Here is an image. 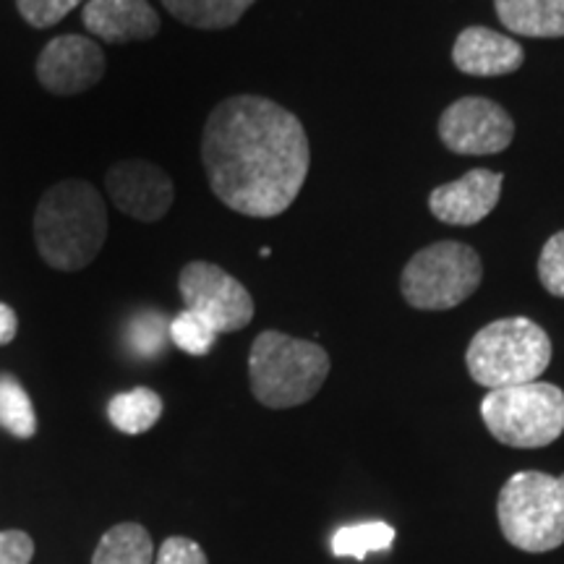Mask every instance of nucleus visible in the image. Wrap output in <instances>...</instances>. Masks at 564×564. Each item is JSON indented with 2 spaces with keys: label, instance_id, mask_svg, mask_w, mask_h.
<instances>
[{
  "label": "nucleus",
  "instance_id": "22",
  "mask_svg": "<svg viewBox=\"0 0 564 564\" xmlns=\"http://www.w3.org/2000/svg\"><path fill=\"white\" fill-rule=\"evenodd\" d=\"M171 340L175 348L188 352V356H207L217 340V333L209 327L207 319L186 308L171 322Z\"/></svg>",
  "mask_w": 564,
  "mask_h": 564
},
{
  "label": "nucleus",
  "instance_id": "14",
  "mask_svg": "<svg viewBox=\"0 0 564 564\" xmlns=\"http://www.w3.org/2000/svg\"><path fill=\"white\" fill-rule=\"evenodd\" d=\"M523 47L489 26H468L453 47V63L468 76H507L523 66Z\"/></svg>",
  "mask_w": 564,
  "mask_h": 564
},
{
  "label": "nucleus",
  "instance_id": "17",
  "mask_svg": "<svg viewBox=\"0 0 564 564\" xmlns=\"http://www.w3.org/2000/svg\"><path fill=\"white\" fill-rule=\"evenodd\" d=\"M162 415V398L150 387L121 392L108 403V419L118 432L144 434L150 432Z\"/></svg>",
  "mask_w": 564,
  "mask_h": 564
},
{
  "label": "nucleus",
  "instance_id": "25",
  "mask_svg": "<svg viewBox=\"0 0 564 564\" xmlns=\"http://www.w3.org/2000/svg\"><path fill=\"white\" fill-rule=\"evenodd\" d=\"M154 564H209L204 549L192 539H183V535H173L165 544L160 546L158 562Z\"/></svg>",
  "mask_w": 564,
  "mask_h": 564
},
{
  "label": "nucleus",
  "instance_id": "10",
  "mask_svg": "<svg viewBox=\"0 0 564 564\" xmlns=\"http://www.w3.org/2000/svg\"><path fill=\"white\" fill-rule=\"evenodd\" d=\"M105 76L102 47L84 34H63L45 45L37 58V79L51 95H82Z\"/></svg>",
  "mask_w": 564,
  "mask_h": 564
},
{
  "label": "nucleus",
  "instance_id": "8",
  "mask_svg": "<svg viewBox=\"0 0 564 564\" xmlns=\"http://www.w3.org/2000/svg\"><path fill=\"white\" fill-rule=\"evenodd\" d=\"M178 288L188 312L209 322L217 335L238 333L253 319V299L232 274L212 262H188L181 270Z\"/></svg>",
  "mask_w": 564,
  "mask_h": 564
},
{
  "label": "nucleus",
  "instance_id": "3",
  "mask_svg": "<svg viewBox=\"0 0 564 564\" xmlns=\"http://www.w3.org/2000/svg\"><path fill=\"white\" fill-rule=\"evenodd\" d=\"M329 373V356L322 345L267 329L249 352L253 398L267 408H295L322 390Z\"/></svg>",
  "mask_w": 564,
  "mask_h": 564
},
{
  "label": "nucleus",
  "instance_id": "6",
  "mask_svg": "<svg viewBox=\"0 0 564 564\" xmlns=\"http://www.w3.org/2000/svg\"><path fill=\"white\" fill-rule=\"evenodd\" d=\"M481 419L507 447H546L564 434V392L549 382L489 390L481 400Z\"/></svg>",
  "mask_w": 564,
  "mask_h": 564
},
{
  "label": "nucleus",
  "instance_id": "24",
  "mask_svg": "<svg viewBox=\"0 0 564 564\" xmlns=\"http://www.w3.org/2000/svg\"><path fill=\"white\" fill-rule=\"evenodd\" d=\"M82 3L84 0H17V9L26 24L47 30V26H55L61 19H66Z\"/></svg>",
  "mask_w": 564,
  "mask_h": 564
},
{
  "label": "nucleus",
  "instance_id": "4",
  "mask_svg": "<svg viewBox=\"0 0 564 564\" xmlns=\"http://www.w3.org/2000/svg\"><path fill=\"white\" fill-rule=\"evenodd\" d=\"M470 377L486 390L539 382L541 373L552 364V340L544 327L510 316L478 329L465 352Z\"/></svg>",
  "mask_w": 564,
  "mask_h": 564
},
{
  "label": "nucleus",
  "instance_id": "18",
  "mask_svg": "<svg viewBox=\"0 0 564 564\" xmlns=\"http://www.w3.org/2000/svg\"><path fill=\"white\" fill-rule=\"evenodd\" d=\"M152 560L154 546L147 528L121 523L102 535L91 564H152Z\"/></svg>",
  "mask_w": 564,
  "mask_h": 564
},
{
  "label": "nucleus",
  "instance_id": "16",
  "mask_svg": "<svg viewBox=\"0 0 564 564\" xmlns=\"http://www.w3.org/2000/svg\"><path fill=\"white\" fill-rule=\"evenodd\" d=\"M181 24L194 30H228L257 0H162Z\"/></svg>",
  "mask_w": 564,
  "mask_h": 564
},
{
  "label": "nucleus",
  "instance_id": "7",
  "mask_svg": "<svg viewBox=\"0 0 564 564\" xmlns=\"http://www.w3.org/2000/svg\"><path fill=\"white\" fill-rule=\"evenodd\" d=\"M481 257L460 241H440L421 249L400 278L403 299L419 312H447L478 291Z\"/></svg>",
  "mask_w": 564,
  "mask_h": 564
},
{
  "label": "nucleus",
  "instance_id": "11",
  "mask_svg": "<svg viewBox=\"0 0 564 564\" xmlns=\"http://www.w3.org/2000/svg\"><path fill=\"white\" fill-rule=\"evenodd\" d=\"M110 202L139 223H158L173 207V181L150 160H121L105 175Z\"/></svg>",
  "mask_w": 564,
  "mask_h": 564
},
{
  "label": "nucleus",
  "instance_id": "12",
  "mask_svg": "<svg viewBox=\"0 0 564 564\" xmlns=\"http://www.w3.org/2000/svg\"><path fill=\"white\" fill-rule=\"evenodd\" d=\"M502 181L505 178L499 173L476 167V171L465 173L463 178L434 188L429 196V207L440 223L468 228V225L481 223L484 217L491 215L499 204V196H502Z\"/></svg>",
  "mask_w": 564,
  "mask_h": 564
},
{
  "label": "nucleus",
  "instance_id": "9",
  "mask_svg": "<svg viewBox=\"0 0 564 564\" xmlns=\"http://www.w3.org/2000/svg\"><path fill=\"white\" fill-rule=\"evenodd\" d=\"M512 137L510 112L486 97H460L440 118V139L455 154H499L512 144Z\"/></svg>",
  "mask_w": 564,
  "mask_h": 564
},
{
  "label": "nucleus",
  "instance_id": "5",
  "mask_svg": "<svg viewBox=\"0 0 564 564\" xmlns=\"http://www.w3.org/2000/svg\"><path fill=\"white\" fill-rule=\"evenodd\" d=\"M497 518L514 549L544 554L564 544V476L520 470L502 486Z\"/></svg>",
  "mask_w": 564,
  "mask_h": 564
},
{
  "label": "nucleus",
  "instance_id": "26",
  "mask_svg": "<svg viewBox=\"0 0 564 564\" xmlns=\"http://www.w3.org/2000/svg\"><path fill=\"white\" fill-rule=\"evenodd\" d=\"M34 541L24 531L0 533V564H30Z\"/></svg>",
  "mask_w": 564,
  "mask_h": 564
},
{
  "label": "nucleus",
  "instance_id": "27",
  "mask_svg": "<svg viewBox=\"0 0 564 564\" xmlns=\"http://www.w3.org/2000/svg\"><path fill=\"white\" fill-rule=\"evenodd\" d=\"M19 319L9 303H0V345H9L17 337Z\"/></svg>",
  "mask_w": 564,
  "mask_h": 564
},
{
  "label": "nucleus",
  "instance_id": "23",
  "mask_svg": "<svg viewBox=\"0 0 564 564\" xmlns=\"http://www.w3.org/2000/svg\"><path fill=\"white\" fill-rule=\"evenodd\" d=\"M539 278L549 293L564 299V230L554 232L544 243L539 259Z\"/></svg>",
  "mask_w": 564,
  "mask_h": 564
},
{
  "label": "nucleus",
  "instance_id": "2",
  "mask_svg": "<svg viewBox=\"0 0 564 564\" xmlns=\"http://www.w3.org/2000/svg\"><path fill=\"white\" fill-rule=\"evenodd\" d=\"M108 236V207L89 181L68 178L42 194L34 212V243L45 264L79 272L102 251Z\"/></svg>",
  "mask_w": 564,
  "mask_h": 564
},
{
  "label": "nucleus",
  "instance_id": "21",
  "mask_svg": "<svg viewBox=\"0 0 564 564\" xmlns=\"http://www.w3.org/2000/svg\"><path fill=\"white\" fill-rule=\"evenodd\" d=\"M171 337V324L158 312H141L129 324V345L141 358H158Z\"/></svg>",
  "mask_w": 564,
  "mask_h": 564
},
{
  "label": "nucleus",
  "instance_id": "20",
  "mask_svg": "<svg viewBox=\"0 0 564 564\" xmlns=\"http://www.w3.org/2000/svg\"><path fill=\"white\" fill-rule=\"evenodd\" d=\"M0 426L19 440H30L37 432V415L30 394L9 373L0 377Z\"/></svg>",
  "mask_w": 564,
  "mask_h": 564
},
{
  "label": "nucleus",
  "instance_id": "15",
  "mask_svg": "<svg viewBox=\"0 0 564 564\" xmlns=\"http://www.w3.org/2000/svg\"><path fill=\"white\" fill-rule=\"evenodd\" d=\"M507 30L523 37H564V0H494Z\"/></svg>",
  "mask_w": 564,
  "mask_h": 564
},
{
  "label": "nucleus",
  "instance_id": "13",
  "mask_svg": "<svg viewBox=\"0 0 564 564\" xmlns=\"http://www.w3.org/2000/svg\"><path fill=\"white\" fill-rule=\"evenodd\" d=\"M82 19L89 34L110 45L152 40L160 32L158 11L147 0H89Z\"/></svg>",
  "mask_w": 564,
  "mask_h": 564
},
{
  "label": "nucleus",
  "instance_id": "1",
  "mask_svg": "<svg viewBox=\"0 0 564 564\" xmlns=\"http://www.w3.org/2000/svg\"><path fill=\"white\" fill-rule=\"evenodd\" d=\"M202 162L225 207L246 217H278L299 199L312 147L291 110L267 97L236 95L209 112Z\"/></svg>",
  "mask_w": 564,
  "mask_h": 564
},
{
  "label": "nucleus",
  "instance_id": "19",
  "mask_svg": "<svg viewBox=\"0 0 564 564\" xmlns=\"http://www.w3.org/2000/svg\"><path fill=\"white\" fill-rule=\"evenodd\" d=\"M394 541V528L371 520L361 525H345L333 535V554L352 556V560H366L371 552H387Z\"/></svg>",
  "mask_w": 564,
  "mask_h": 564
}]
</instances>
